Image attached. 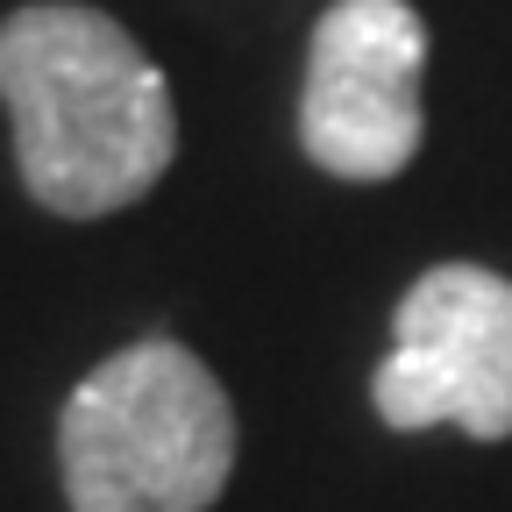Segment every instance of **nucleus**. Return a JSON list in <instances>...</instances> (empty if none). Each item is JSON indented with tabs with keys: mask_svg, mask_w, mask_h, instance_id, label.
Segmentation results:
<instances>
[{
	"mask_svg": "<svg viewBox=\"0 0 512 512\" xmlns=\"http://www.w3.org/2000/svg\"><path fill=\"white\" fill-rule=\"evenodd\" d=\"M72 512H207L235 470V406L171 335L114 349L57 413Z\"/></svg>",
	"mask_w": 512,
	"mask_h": 512,
	"instance_id": "f03ea898",
	"label": "nucleus"
},
{
	"mask_svg": "<svg viewBox=\"0 0 512 512\" xmlns=\"http://www.w3.org/2000/svg\"><path fill=\"white\" fill-rule=\"evenodd\" d=\"M370 406L392 434L463 427L512 434V278L484 264H434L392 313V356L370 377Z\"/></svg>",
	"mask_w": 512,
	"mask_h": 512,
	"instance_id": "7ed1b4c3",
	"label": "nucleus"
},
{
	"mask_svg": "<svg viewBox=\"0 0 512 512\" xmlns=\"http://www.w3.org/2000/svg\"><path fill=\"white\" fill-rule=\"evenodd\" d=\"M427 22L413 0H335L313 22L299 86V150L349 185H384L420 157Z\"/></svg>",
	"mask_w": 512,
	"mask_h": 512,
	"instance_id": "20e7f679",
	"label": "nucleus"
},
{
	"mask_svg": "<svg viewBox=\"0 0 512 512\" xmlns=\"http://www.w3.org/2000/svg\"><path fill=\"white\" fill-rule=\"evenodd\" d=\"M0 107L22 192L57 221L136 207L178 157L164 72L86 0H29L0 22Z\"/></svg>",
	"mask_w": 512,
	"mask_h": 512,
	"instance_id": "f257e3e1",
	"label": "nucleus"
}]
</instances>
